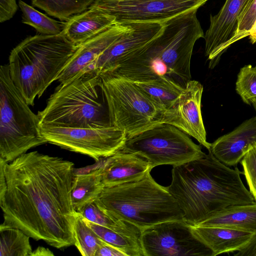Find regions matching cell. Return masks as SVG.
Returning a JSON list of instances; mask_svg holds the SVG:
<instances>
[{"label": "cell", "mask_w": 256, "mask_h": 256, "mask_svg": "<svg viewBox=\"0 0 256 256\" xmlns=\"http://www.w3.org/2000/svg\"><path fill=\"white\" fill-rule=\"evenodd\" d=\"M4 171L6 190L0 200L1 224L56 248L74 245V163L34 151L6 162Z\"/></svg>", "instance_id": "6da1fadb"}, {"label": "cell", "mask_w": 256, "mask_h": 256, "mask_svg": "<svg viewBox=\"0 0 256 256\" xmlns=\"http://www.w3.org/2000/svg\"><path fill=\"white\" fill-rule=\"evenodd\" d=\"M208 151L202 158L173 166L172 182L166 186L190 226L228 206L256 202L242 180V172L230 168Z\"/></svg>", "instance_id": "7a4b0ae2"}, {"label": "cell", "mask_w": 256, "mask_h": 256, "mask_svg": "<svg viewBox=\"0 0 256 256\" xmlns=\"http://www.w3.org/2000/svg\"><path fill=\"white\" fill-rule=\"evenodd\" d=\"M77 48L61 32L28 36L12 50L11 79L29 106L56 80Z\"/></svg>", "instance_id": "3957f363"}, {"label": "cell", "mask_w": 256, "mask_h": 256, "mask_svg": "<svg viewBox=\"0 0 256 256\" xmlns=\"http://www.w3.org/2000/svg\"><path fill=\"white\" fill-rule=\"evenodd\" d=\"M38 116L42 126L93 128L112 126L104 82L94 70L60 84Z\"/></svg>", "instance_id": "277c9868"}, {"label": "cell", "mask_w": 256, "mask_h": 256, "mask_svg": "<svg viewBox=\"0 0 256 256\" xmlns=\"http://www.w3.org/2000/svg\"><path fill=\"white\" fill-rule=\"evenodd\" d=\"M96 202L113 217L140 230L170 220H182L184 214L166 187L157 183L149 171L142 179L105 188Z\"/></svg>", "instance_id": "5b68a950"}, {"label": "cell", "mask_w": 256, "mask_h": 256, "mask_svg": "<svg viewBox=\"0 0 256 256\" xmlns=\"http://www.w3.org/2000/svg\"><path fill=\"white\" fill-rule=\"evenodd\" d=\"M14 84L8 64L0 68V159L9 162L47 142L38 114Z\"/></svg>", "instance_id": "8992f818"}, {"label": "cell", "mask_w": 256, "mask_h": 256, "mask_svg": "<svg viewBox=\"0 0 256 256\" xmlns=\"http://www.w3.org/2000/svg\"><path fill=\"white\" fill-rule=\"evenodd\" d=\"M104 88L112 126L128 139L162 123L164 111L134 82L120 76L100 74Z\"/></svg>", "instance_id": "52a82bcc"}, {"label": "cell", "mask_w": 256, "mask_h": 256, "mask_svg": "<svg viewBox=\"0 0 256 256\" xmlns=\"http://www.w3.org/2000/svg\"><path fill=\"white\" fill-rule=\"evenodd\" d=\"M120 150L144 158L152 170L160 165L180 166L206 155L188 135L166 124L127 139Z\"/></svg>", "instance_id": "ba28073f"}, {"label": "cell", "mask_w": 256, "mask_h": 256, "mask_svg": "<svg viewBox=\"0 0 256 256\" xmlns=\"http://www.w3.org/2000/svg\"><path fill=\"white\" fill-rule=\"evenodd\" d=\"M48 142L88 156L96 162L120 150L127 139L126 133L114 126L102 128L42 126Z\"/></svg>", "instance_id": "9c48e42d"}, {"label": "cell", "mask_w": 256, "mask_h": 256, "mask_svg": "<svg viewBox=\"0 0 256 256\" xmlns=\"http://www.w3.org/2000/svg\"><path fill=\"white\" fill-rule=\"evenodd\" d=\"M143 256H212L184 220L162 222L140 230Z\"/></svg>", "instance_id": "30bf717a"}, {"label": "cell", "mask_w": 256, "mask_h": 256, "mask_svg": "<svg viewBox=\"0 0 256 256\" xmlns=\"http://www.w3.org/2000/svg\"><path fill=\"white\" fill-rule=\"evenodd\" d=\"M208 0H94L91 7L114 16L118 22H161L198 10Z\"/></svg>", "instance_id": "8fae6325"}, {"label": "cell", "mask_w": 256, "mask_h": 256, "mask_svg": "<svg viewBox=\"0 0 256 256\" xmlns=\"http://www.w3.org/2000/svg\"><path fill=\"white\" fill-rule=\"evenodd\" d=\"M202 92L199 82L190 80L174 104L164 111L162 123L176 127L209 150L211 143L206 140L201 112Z\"/></svg>", "instance_id": "7c38bea8"}, {"label": "cell", "mask_w": 256, "mask_h": 256, "mask_svg": "<svg viewBox=\"0 0 256 256\" xmlns=\"http://www.w3.org/2000/svg\"><path fill=\"white\" fill-rule=\"evenodd\" d=\"M249 0H226L216 14L210 16V23L204 39V54L214 68L222 54L232 44L240 15Z\"/></svg>", "instance_id": "4fadbf2b"}, {"label": "cell", "mask_w": 256, "mask_h": 256, "mask_svg": "<svg viewBox=\"0 0 256 256\" xmlns=\"http://www.w3.org/2000/svg\"><path fill=\"white\" fill-rule=\"evenodd\" d=\"M134 22H116L77 48L70 60L57 78L60 84H66L89 72L99 56L112 44L132 30Z\"/></svg>", "instance_id": "5bb4252c"}, {"label": "cell", "mask_w": 256, "mask_h": 256, "mask_svg": "<svg viewBox=\"0 0 256 256\" xmlns=\"http://www.w3.org/2000/svg\"><path fill=\"white\" fill-rule=\"evenodd\" d=\"M164 30L163 22H134L132 30L104 50L90 70H94L98 74L108 70L124 58L156 40Z\"/></svg>", "instance_id": "9a60e30c"}, {"label": "cell", "mask_w": 256, "mask_h": 256, "mask_svg": "<svg viewBox=\"0 0 256 256\" xmlns=\"http://www.w3.org/2000/svg\"><path fill=\"white\" fill-rule=\"evenodd\" d=\"M100 160L102 180L105 188L138 180L152 170L146 159L136 154L122 150Z\"/></svg>", "instance_id": "2e32d148"}, {"label": "cell", "mask_w": 256, "mask_h": 256, "mask_svg": "<svg viewBox=\"0 0 256 256\" xmlns=\"http://www.w3.org/2000/svg\"><path fill=\"white\" fill-rule=\"evenodd\" d=\"M256 143V116L242 122L211 144L212 154L224 164L236 166L250 146Z\"/></svg>", "instance_id": "e0dca14e"}, {"label": "cell", "mask_w": 256, "mask_h": 256, "mask_svg": "<svg viewBox=\"0 0 256 256\" xmlns=\"http://www.w3.org/2000/svg\"><path fill=\"white\" fill-rule=\"evenodd\" d=\"M190 227L194 235L211 250L212 256L240 251L256 234L254 232L227 227Z\"/></svg>", "instance_id": "ac0fdd59"}, {"label": "cell", "mask_w": 256, "mask_h": 256, "mask_svg": "<svg viewBox=\"0 0 256 256\" xmlns=\"http://www.w3.org/2000/svg\"><path fill=\"white\" fill-rule=\"evenodd\" d=\"M116 22L114 16L98 8L90 6L66 21L62 32L78 46Z\"/></svg>", "instance_id": "d6986e66"}, {"label": "cell", "mask_w": 256, "mask_h": 256, "mask_svg": "<svg viewBox=\"0 0 256 256\" xmlns=\"http://www.w3.org/2000/svg\"><path fill=\"white\" fill-rule=\"evenodd\" d=\"M196 226H222L256 234V202L228 206Z\"/></svg>", "instance_id": "ffe728a7"}, {"label": "cell", "mask_w": 256, "mask_h": 256, "mask_svg": "<svg viewBox=\"0 0 256 256\" xmlns=\"http://www.w3.org/2000/svg\"><path fill=\"white\" fill-rule=\"evenodd\" d=\"M99 160L100 164L88 172H74L72 201L76 212H80L86 205L96 200L105 188L102 180L100 160Z\"/></svg>", "instance_id": "44dd1931"}, {"label": "cell", "mask_w": 256, "mask_h": 256, "mask_svg": "<svg viewBox=\"0 0 256 256\" xmlns=\"http://www.w3.org/2000/svg\"><path fill=\"white\" fill-rule=\"evenodd\" d=\"M132 82L163 111L174 104L185 88L174 82L162 78Z\"/></svg>", "instance_id": "7402d4cb"}, {"label": "cell", "mask_w": 256, "mask_h": 256, "mask_svg": "<svg viewBox=\"0 0 256 256\" xmlns=\"http://www.w3.org/2000/svg\"><path fill=\"white\" fill-rule=\"evenodd\" d=\"M88 220L120 234L140 238V230L128 222L110 215L96 200L86 205L80 212Z\"/></svg>", "instance_id": "603a6c76"}, {"label": "cell", "mask_w": 256, "mask_h": 256, "mask_svg": "<svg viewBox=\"0 0 256 256\" xmlns=\"http://www.w3.org/2000/svg\"><path fill=\"white\" fill-rule=\"evenodd\" d=\"M94 0H32L34 6L60 21L86 10Z\"/></svg>", "instance_id": "cb8c5ba5"}, {"label": "cell", "mask_w": 256, "mask_h": 256, "mask_svg": "<svg viewBox=\"0 0 256 256\" xmlns=\"http://www.w3.org/2000/svg\"><path fill=\"white\" fill-rule=\"evenodd\" d=\"M30 237L15 228L0 226V256H30Z\"/></svg>", "instance_id": "d4e9b609"}, {"label": "cell", "mask_w": 256, "mask_h": 256, "mask_svg": "<svg viewBox=\"0 0 256 256\" xmlns=\"http://www.w3.org/2000/svg\"><path fill=\"white\" fill-rule=\"evenodd\" d=\"M84 220L102 240L117 248L126 256H143L140 238L120 234L94 223L84 217Z\"/></svg>", "instance_id": "484cf974"}, {"label": "cell", "mask_w": 256, "mask_h": 256, "mask_svg": "<svg viewBox=\"0 0 256 256\" xmlns=\"http://www.w3.org/2000/svg\"><path fill=\"white\" fill-rule=\"evenodd\" d=\"M18 5L22 12V22L40 34L56 35L62 32L64 22L50 18L22 0L18 1Z\"/></svg>", "instance_id": "4316f807"}, {"label": "cell", "mask_w": 256, "mask_h": 256, "mask_svg": "<svg viewBox=\"0 0 256 256\" xmlns=\"http://www.w3.org/2000/svg\"><path fill=\"white\" fill-rule=\"evenodd\" d=\"M74 246L83 256H95L102 240L85 222L84 216L76 212L74 225Z\"/></svg>", "instance_id": "83f0119b"}, {"label": "cell", "mask_w": 256, "mask_h": 256, "mask_svg": "<svg viewBox=\"0 0 256 256\" xmlns=\"http://www.w3.org/2000/svg\"><path fill=\"white\" fill-rule=\"evenodd\" d=\"M236 90L246 104L256 102V66L248 64L240 68L236 82Z\"/></svg>", "instance_id": "f1b7e54d"}, {"label": "cell", "mask_w": 256, "mask_h": 256, "mask_svg": "<svg viewBox=\"0 0 256 256\" xmlns=\"http://www.w3.org/2000/svg\"><path fill=\"white\" fill-rule=\"evenodd\" d=\"M240 162L249 191L256 202V143L250 146Z\"/></svg>", "instance_id": "f546056e"}, {"label": "cell", "mask_w": 256, "mask_h": 256, "mask_svg": "<svg viewBox=\"0 0 256 256\" xmlns=\"http://www.w3.org/2000/svg\"><path fill=\"white\" fill-rule=\"evenodd\" d=\"M256 21V0H249L240 16L236 32L232 40V44L248 36Z\"/></svg>", "instance_id": "4dcf8cb0"}, {"label": "cell", "mask_w": 256, "mask_h": 256, "mask_svg": "<svg viewBox=\"0 0 256 256\" xmlns=\"http://www.w3.org/2000/svg\"><path fill=\"white\" fill-rule=\"evenodd\" d=\"M18 8L16 0H0V22L2 23L11 19Z\"/></svg>", "instance_id": "1f68e13d"}, {"label": "cell", "mask_w": 256, "mask_h": 256, "mask_svg": "<svg viewBox=\"0 0 256 256\" xmlns=\"http://www.w3.org/2000/svg\"><path fill=\"white\" fill-rule=\"evenodd\" d=\"M95 256H126V254L114 246L103 240L98 249Z\"/></svg>", "instance_id": "d6a6232c"}, {"label": "cell", "mask_w": 256, "mask_h": 256, "mask_svg": "<svg viewBox=\"0 0 256 256\" xmlns=\"http://www.w3.org/2000/svg\"><path fill=\"white\" fill-rule=\"evenodd\" d=\"M235 256H256V234L251 242L242 250L237 252Z\"/></svg>", "instance_id": "836d02e7"}, {"label": "cell", "mask_w": 256, "mask_h": 256, "mask_svg": "<svg viewBox=\"0 0 256 256\" xmlns=\"http://www.w3.org/2000/svg\"><path fill=\"white\" fill-rule=\"evenodd\" d=\"M54 256L53 252L48 248L40 246L32 250L30 256Z\"/></svg>", "instance_id": "e575fe53"}, {"label": "cell", "mask_w": 256, "mask_h": 256, "mask_svg": "<svg viewBox=\"0 0 256 256\" xmlns=\"http://www.w3.org/2000/svg\"><path fill=\"white\" fill-rule=\"evenodd\" d=\"M248 36L252 44L256 43V21L250 31Z\"/></svg>", "instance_id": "d590c367"}, {"label": "cell", "mask_w": 256, "mask_h": 256, "mask_svg": "<svg viewBox=\"0 0 256 256\" xmlns=\"http://www.w3.org/2000/svg\"><path fill=\"white\" fill-rule=\"evenodd\" d=\"M254 108V110H255V111H256V102H254V104H252Z\"/></svg>", "instance_id": "8d00e7d4"}]
</instances>
